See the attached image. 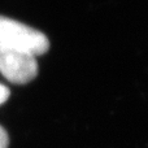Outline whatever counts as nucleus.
<instances>
[{
    "label": "nucleus",
    "instance_id": "1",
    "mask_svg": "<svg viewBox=\"0 0 148 148\" xmlns=\"http://www.w3.org/2000/svg\"><path fill=\"white\" fill-rule=\"evenodd\" d=\"M0 47L39 56L48 51L49 40L42 31L0 16Z\"/></svg>",
    "mask_w": 148,
    "mask_h": 148
},
{
    "label": "nucleus",
    "instance_id": "2",
    "mask_svg": "<svg viewBox=\"0 0 148 148\" xmlns=\"http://www.w3.org/2000/svg\"><path fill=\"white\" fill-rule=\"evenodd\" d=\"M0 73L14 84L27 83L38 74L36 56L0 47Z\"/></svg>",
    "mask_w": 148,
    "mask_h": 148
},
{
    "label": "nucleus",
    "instance_id": "3",
    "mask_svg": "<svg viewBox=\"0 0 148 148\" xmlns=\"http://www.w3.org/2000/svg\"><path fill=\"white\" fill-rule=\"evenodd\" d=\"M8 144H9L8 134H7V131L0 126V148H8Z\"/></svg>",
    "mask_w": 148,
    "mask_h": 148
},
{
    "label": "nucleus",
    "instance_id": "4",
    "mask_svg": "<svg viewBox=\"0 0 148 148\" xmlns=\"http://www.w3.org/2000/svg\"><path fill=\"white\" fill-rule=\"evenodd\" d=\"M9 97V90L0 83V104H3L4 101H7V99Z\"/></svg>",
    "mask_w": 148,
    "mask_h": 148
}]
</instances>
